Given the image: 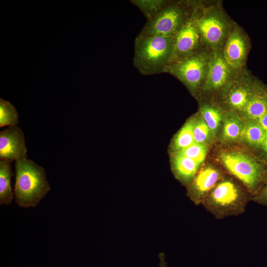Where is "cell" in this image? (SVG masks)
Here are the masks:
<instances>
[{
	"label": "cell",
	"instance_id": "cell-24",
	"mask_svg": "<svg viewBox=\"0 0 267 267\" xmlns=\"http://www.w3.org/2000/svg\"><path fill=\"white\" fill-rule=\"evenodd\" d=\"M196 121H194L193 126L195 142L204 144L209 138L211 132L201 117L196 119Z\"/></svg>",
	"mask_w": 267,
	"mask_h": 267
},
{
	"label": "cell",
	"instance_id": "cell-17",
	"mask_svg": "<svg viewBox=\"0 0 267 267\" xmlns=\"http://www.w3.org/2000/svg\"><path fill=\"white\" fill-rule=\"evenodd\" d=\"M224 121L222 130L224 140H233L242 135L244 127L235 112L226 111Z\"/></svg>",
	"mask_w": 267,
	"mask_h": 267
},
{
	"label": "cell",
	"instance_id": "cell-28",
	"mask_svg": "<svg viewBox=\"0 0 267 267\" xmlns=\"http://www.w3.org/2000/svg\"><path fill=\"white\" fill-rule=\"evenodd\" d=\"M262 197L264 199L267 200V186L265 188V189H264V191L263 192Z\"/></svg>",
	"mask_w": 267,
	"mask_h": 267
},
{
	"label": "cell",
	"instance_id": "cell-11",
	"mask_svg": "<svg viewBox=\"0 0 267 267\" xmlns=\"http://www.w3.org/2000/svg\"><path fill=\"white\" fill-rule=\"evenodd\" d=\"M27 157L24 134L19 127H9L0 132V160L11 162Z\"/></svg>",
	"mask_w": 267,
	"mask_h": 267
},
{
	"label": "cell",
	"instance_id": "cell-4",
	"mask_svg": "<svg viewBox=\"0 0 267 267\" xmlns=\"http://www.w3.org/2000/svg\"><path fill=\"white\" fill-rule=\"evenodd\" d=\"M211 52L203 48L174 59L165 73L177 78L193 95L200 96L206 80Z\"/></svg>",
	"mask_w": 267,
	"mask_h": 267
},
{
	"label": "cell",
	"instance_id": "cell-19",
	"mask_svg": "<svg viewBox=\"0 0 267 267\" xmlns=\"http://www.w3.org/2000/svg\"><path fill=\"white\" fill-rule=\"evenodd\" d=\"M194 119L187 122L175 137L173 147L176 152L181 151L195 143L193 134Z\"/></svg>",
	"mask_w": 267,
	"mask_h": 267
},
{
	"label": "cell",
	"instance_id": "cell-15",
	"mask_svg": "<svg viewBox=\"0 0 267 267\" xmlns=\"http://www.w3.org/2000/svg\"><path fill=\"white\" fill-rule=\"evenodd\" d=\"M200 165V163L176 152L173 158L174 168L177 175L184 180L192 178Z\"/></svg>",
	"mask_w": 267,
	"mask_h": 267
},
{
	"label": "cell",
	"instance_id": "cell-2",
	"mask_svg": "<svg viewBox=\"0 0 267 267\" xmlns=\"http://www.w3.org/2000/svg\"><path fill=\"white\" fill-rule=\"evenodd\" d=\"M15 202L23 208L36 207L46 195L50 187L43 167L33 161H15Z\"/></svg>",
	"mask_w": 267,
	"mask_h": 267
},
{
	"label": "cell",
	"instance_id": "cell-20",
	"mask_svg": "<svg viewBox=\"0 0 267 267\" xmlns=\"http://www.w3.org/2000/svg\"><path fill=\"white\" fill-rule=\"evenodd\" d=\"M218 178L219 173L216 170L207 168L197 175L194 181V187L198 192H205L215 185Z\"/></svg>",
	"mask_w": 267,
	"mask_h": 267
},
{
	"label": "cell",
	"instance_id": "cell-13",
	"mask_svg": "<svg viewBox=\"0 0 267 267\" xmlns=\"http://www.w3.org/2000/svg\"><path fill=\"white\" fill-rule=\"evenodd\" d=\"M11 162L0 161V205H9L13 198L11 178L13 176Z\"/></svg>",
	"mask_w": 267,
	"mask_h": 267
},
{
	"label": "cell",
	"instance_id": "cell-22",
	"mask_svg": "<svg viewBox=\"0 0 267 267\" xmlns=\"http://www.w3.org/2000/svg\"><path fill=\"white\" fill-rule=\"evenodd\" d=\"M18 113L9 101L0 98V127H12L18 124Z\"/></svg>",
	"mask_w": 267,
	"mask_h": 267
},
{
	"label": "cell",
	"instance_id": "cell-25",
	"mask_svg": "<svg viewBox=\"0 0 267 267\" xmlns=\"http://www.w3.org/2000/svg\"><path fill=\"white\" fill-rule=\"evenodd\" d=\"M259 123L267 133V112L258 121Z\"/></svg>",
	"mask_w": 267,
	"mask_h": 267
},
{
	"label": "cell",
	"instance_id": "cell-9",
	"mask_svg": "<svg viewBox=\"0 0 267 267\" xmlns=\"http://www.w3.org/2000/svg\"><path fill=\"white\" fill-rule=\"evenodd\" d=\"M221 160L226 169L248 187L253 188L262 175L260 164L251 157L236 152L222 153Z\"/></svg>",
	"mask_w": 267,
	"mask_h": 267
},
{
	"label": "cell",
	"instance_id": "cell-5",
	"mask_svg": "<svg viewBox=\"0 0 267 267\" xmlns=\"http://www.w3.org/2000/svg\"><path fill=\"white\" fill-rule=\"evenodd\" d=\"M198 0H168L162 10L147 20L139 34L174 37L188 19Z\"/></svg>",
	"mask_w": 267,
	"mask_h": 267
},
{
	"label": "cell",
	"instance_id": "cell-7",
	"mask_svg": "<svg viewBox=\"0 0 267 267\" xmlns=\"http://www.w3.org/2000/svg\"><path fill=\"white\" fill-rule=\"evenodd\" d=\"M251 47L249 36L234 21L222 49L223 58L233 71L238 72L247 67L246 62Z\"/></svg>",
	"mask_w": 267,
	"mask_h": 267
},
{
	"label": "cell",
	"instance_id": "cell-3",
	"mask_svg": "<svg viewBox=\"0 0 267 267\" xmlns=\"http://www.w3.org/2000/svg\"><path fill=\"white\" fill-rule=\"evenodd\" d=\"M234 21L226 12L221 0H203L199 27L204 48L222 49Z\"/></svg>",
	"mask_w": 267,
	"mask_h": 267
},
{
	"label": "cell",
	"instance_id": "cell-23",
	"mask_svg": "<svg viewBox=\"0 0 267 267\" xmlns=\"http://www.w3.org/2000/svg\"><path fill=\"white\" fill-rule=\"evenodd\" d=\"M207 152V148L204 143L196 142L181 151L176 152L200 164L205 160Z\"/></svg>",
	"mask_w": 267,
	"mask_h": 267
},
{
	"label": "cell",
	"instance_id": "cell-21",
	"mask_svg": "<svg viewBox=\"0 0 267 267\" xmlns=\"http://www.w3.org/2000/svg\"><path fill=\"white\" fill-rule=\"evenodd\" d=\"M168 0H131L130 2L137 7L149 20L155 17L165 6Z\"/></svg>",
	"mask_w": 267,
	"mask_h": 267
},
{
	"label": "cell",
	"instance_id": "cell-26",
	"mask_svg": "<svg viewBox=\"0 0 267 267\" xmlns=\"http://www.w3.org/2000/svg\"><path fill=\"white\" fill-rule=\"evenodd\" d=\"M159 267H167V264L165 261V257L163 253H161L159 254Z\"/></svg>",
	"mask_w": 267,
	"mask_h": 267
},
{
	"label": "cell",
	"instance_id": "cell-14",
	"mask_svg": "<svg viewBox=\"0 0 267 267\" xmlns=\"http://www.w3.org/2000/svg\"><path fill=\"white\" fill-rule=\"evenodd\" d=\"M200 113L211 133H216L222 118V108L216 103H203L200 106Z\"/></svg>",
	"mask_w": 267,
	"mask_h": 267
},
{
	"label": "cell",
	"instance_id": "cell-18",
	"mask_svg": "<svg viewBox=\"0 0 267 267\" xmlns=\"http://www.w3.org/2000/svg\"><path fill=\"white\" fill-rule=\"evenodd\" d=\"M266 132L257 121H250L244 128L242 136L249 144L261 146L266 136Z\"/></svg>",
	"mask_w": 267,
	"mask_h": 267
},
{
	"label": "cell",
	"instance_id": "cell-1",
	"mask_svg": "<svg viewBox=\"0 0 267 267\" xmlns=\"http://www.w3.org/2000/svg\"><path fill=\"white\" fill-rule=\"evenodd\" d=\"M174 57V37L138 34L135 39L133 64L144 76L166 72Z\"/></svg>",
	"mask_w": 267,
	"mask_h": 267
},
{
	"label": "cell",
	"instance_id": "cell-12",
	"mask_svg": "<svg viewBox=\"0 0 267 267\" xmlns=\"http://www.w3.org/2000/svg\"><path fill=\"white\" fill-rule=\"evenodd\" d=\"M267 112V85L257 79L249 100L240 112L249 121H258Z\"/></svg>",
	"mask_w": 267,
	"mask_h": 267
},
{
	"label": "cell",
	"instance_id": "cell-10",
	"mask_svg": "<svg viewBox=\"0 0 267 267\" xmlns=\"http://www.w3.org/2000/svg\"><path fill=\"white\" fill-rule=\"evenodd\" d=\"M237 72L233 71L227 64L222 49L212 51L206 80L200 96L218 94Z\"/></svg>",
	"mask_w": 267,
	"mask_h": 267
},
{
	"label": "cell",
	"instance_id": "cell-8",
	"mask_svg": "<svg viewBox=\"0 0 267 267\" xmlns=\"http://www.w3.org/2000/svg\"><path fill=\"white\" fill-rule=\"evenodd\" d=\"M202 4L203 0L198 1L188 19L174 37L173 60L191 54L204 48L199 27Z\"/></svg>",
	"mask_w": 267,
	"mask_h": 267
},
{
	"label": "cell",
	"instance_id": "cell-6",
	"mask_svg": "<svg viewBox=\"0 0 267 267\" xmlns=\"http://www.w3.org/2000/svg\"><path fill=\"white\" fill-rule=\"evenodd\" d=\"M258 77L247 68L237 72L218 94L219 104L226 111L241 112L246 106Z\"/></svg>",
	"mask_w": 267,
	"mask_h": 267
},
{
	"label": "cell",
	"instance_id": "cell-27",
	"mask_svg": "<svg viewBox=\"0 0 267 267\" xmlns=\"http://www.w3.org/2000/svg\"><path fill=\"white\" fill-rule=\"evenodd\" d=\"M261 147L267 154V133H266V136Z\"/></svg>",
	"mask_w": 267,
	"mask_h": 267
},
{
	"label": "cell",
	"instance_id": "cell-16",
	"mask_svg": "<svg viewBox=\"0 0 267 267\" xmlns=\"http://www.w3.org/2000/svg\"><path fill=\"white\" fill-rule=\"evenodd\" d=\"M238 197V192L234 185L226 181L220 183L214 190L212 198L214 201L220 205L233 203Z\"/></svg>",
	"mask_w": 267,
	"mask_h": 267
}]
</instances>
